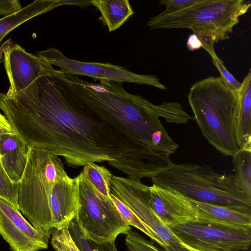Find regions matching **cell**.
Segmentation results:
<instances>
[{
    "mask_svg": "<svg viewBox=\"0 0 251 251\" xmlns=\"http://www.w3.org/2000/svg\"><path fill=\"white\" fill-rule=\"evenodd\" d=\"M6 117L29 146L51 152L69 167L104 162L134 179L161 170L164 155L101 121L75 97L61 74L40 77L9 100Z\"/></svg>",
    "mask_w": 251,
    "mask_h": 251,
    "instance_id": "obj_1",
    "label": "cell"
},
{
    "mask_svg": "<svg viewBox=\"0 0 251 251\" xmlns=\"http://www.w3.org/2000/svg\"><path fill=\"white\" fill-rule=\"evenodd\" d=\"M62 75L77 100L101 121L131 141L158 153L170 156L178 148L160 118L176 124L194 120L178 102L155 104L127 92L122 83L105 79L94 83L77 75Z\"/></svg>",
    "mask_w": 251,
    "mask_h": 251,
    "instance_id": "obj_2",
    "label": "cell"
},
{
    "mask_svg": "<svg viewBox=\"0 0 251 251\" xmlns=\"http://www.w3.org/2000/svg\"><path fill=\"white\" fill-rule=\"evenodd\" d=\"M188 100L202 135L222 154L233 157L239 151L234 126L238 91L210 76L192 85Z\"/></svg>",
    "mask_w": 251,
    "mask_h": 251,
    "instance_id": "obj_3",
    "label": "cell"
},
{
    "mask_svg": "<svg viewBox=\"0 0 251 251\" xmlns=\"http://www.w3.org/2000/svg\"><path fill=\"white\" fill-rule=\"evenodd\" d=\"M251 6L245 0H198L182 10L169 14L162 12L150 18L151 29L189 28L200 39L212 59L218 57L214 45L229 38L239 17Z\"/></svg>",
    "mask_w": 251,
    "mask_h": 251,
    "instance_id": "obj_4",
    "label": "cell"
},
{
    "mask_svg": "<svg viewBox=\"0 0 251 251\" xmlns=\"http://www.w3.org/2000/svg\"><path fill=\"white\" fill-rule=\"evenodd\" d=\"M151 181L192 200L251 213V198L238 187L234 174H219L206 164H174Z\"/></svg>",
    "mask_w": 251,
    "mask_h": 251,
    "instance_id": "obj_5",
    "label": "cell"
},
{
    "mask_svg": "<svg viewBox=\"0 0 251 251\" xmlns=\"http://www.w3.org/2000/svg\"><path fill=\"white\" fill-rule=\"evenodd\" d=\"M68 176L56 154L29 147L28 158L19 182L18 206L33 227L50 236L52 228L48 198L55 184Z\"/></svg>",
    "mask_w": 251,
    "mask_h": 251,
    "instance_id": "obj_6",
    "label": "cell"
},
{
    "mask_svg": "<svg viewBox=\"0 0 251 251\" xmlns=\"http://www.w3.org/2000/svg\"><path fill=\"white\" fill-rule=\"evenodd\" d=\"M77 177L79 206L74 219L86 239L97 243L116 240L132 229L123 221L111 198L97 192L82 172Z\"/></svg>",
    "mask_w": 251,
    "mask_h": 251,
    "instance_id": "obj_7",
    "label": "cell"
},
{
    "mask_svg": "<svg viewBox=\"0 0 251 251\" xmlns=\"http://www.w3.org/2000/svg\"><path fill=\"white\" fill-rule=\"evenodd\" d=\"M185 249L198 251H243L251 244V229L191 222L168 226Z\"/></svg>",
    "mask_w": 251,
    "mask_h": 251,
    "instance_id": "obj_8",
    "label": "cell"
},
{
    "mask_svg": "<svg viewBox=\"0 0 251 251\" xmlns=\"http://www.w3.org/2000/svg\"><path fill=\"white\" fill-rule=\"evenodd\" d=\"M40 59L60 68L62 75H80L91 77L96 80H107L118 83H133L148 85L161 90H167L158 78L152 75L135 74L124 67L110 63L83 62L68 58L59 50L51 48L38 52Z\"/></svg>",
    "mask_w": 251,
    "mask_h": 251,
    "instance_id": "obj_9",
    "label": "cell"
},
{
    "mask_svg": "<svg viewBox=\"0 0 251 251\" xmlns=\"http://www.w3.org/2000/svg\"><path fill=\"white\" fill-rule=\"evenodd\" d=\"M149 187L140 180L114 175L109 183L110 194L118 198L153 230L165 244L167 251H189L151 207Z\"/></svg>",
    "mask_w": 251,
    "mask_h": 251,
    "instance_id": "obj_10",
    "label": "cell"
},
{
    "mask_svg": "<svg viewBox=\"0 0 251 251\" xmlns=\"http://www.w3.org/2000/svg\"><path fill=\"white\" fill-rule=\"evenodd\" d=\"M0 234L12 251H41L48 247L50 236L36 229L18 207L0 197Z\"/></svg>",
    "mask_w": 251,
    "mask_h": 251,
    "instance_id": "obj_11",
    "label": "cell"
},
{
    "mask_svg": "<svg viewBox=\"0 0 251 251\" xmlns=\"http://www.w3.org/2000/svg\"><path fill=\"white\" fill-rule=\"evenodd\" d=\"M3 64L10 87L8 92H21L37 79L57 75L58 70L35 55L27 52L17 44L3 50Z\"/></svg>",
    "mask_w": 251,
    "mask_h": 251,
    "instance_id": "obj_12",
    "label": "cell"
},
{
    "mask_svg": "<svg viewBox=\"0 0 251 251\" xmlns=\"http://www.w3.org/2000/svg\"><path fill=\"white\" fill-rule=\"evenodd\" d=\"M151 207L168 226L197 220V208L188 198L176 190L154 184L149 187Z\"/></svg>",
    "mask_w": 251,
    "mask_h": 251,
    "instance_id": "obj_13",
    "label": "cell"
},
{
    "mask_svg": "<svg viewBox=\"0 0 251 251\" xmlns=\"http://www.w3.org/2000/svg\"><path fill=\"white\" fill-rule=\"evenodd\" d=\"M48 205L52 228H68L78 209L77 177L71 178L68 175L56 183L49 196Z\"/></svg>",
    "mask_w": 251,
    "mask_h": 251,
    "instance_id": "obj_14",
    "label": "cell"
},
{
    "mask_svg": "<svg viewBox=\"0 0 251 251\" xmlns=\"http://www.w3.org/2000/svg\"><path fill=\"white\" fill-rule=\"evenodd\" d=\"M29 146L16 134L0 137V162L10 179L18 183L26 165Z\"/></svg>",
    "mask_w": 251,
    "mask_h": 251,
    "instance_id": "obj_15",
    "label": "cell"
},
{
    "mask_svg": "<svg viewBox=\"0 0 251 251\" xmlns=\"http://www.w3.org/2000/svg\"><path fill=\"white\" fill-rule=\"evenodd\" d=\"M191 200L197 208L196 222L232 228L251 229V213Z\"/></svg>",
    "mask_w": 251,
    "mask_h": 251,
    "instance_id": "obj_16",
    "label": "cell"
},
{
    "mask_svg": "<svg viewBox=\"0 0 251 251\" xmlns=\"http://www.w3.org/2000/svg\"><path fill=\"white\" fill-rule=\"evenodd\" d=\"M234 126L239 150L251 151V69L244 77L238 91V102Z\"/></svg>",
    "mask_w": 251,
    "mask_h": 251,
    "instance_id": "obj_17",
    "label": "cell"
},
{
    "mask_svg": "<svg viewBox=\"0 0 251 251\" xmlns=\"http://www.w3.org/2000/svg\"><path fill=\"white\" fill-rule=\"evenodd\" d=\"M61 6L60 0H36L13 13L0 19V47L3 38L25 22Z\"/></svg>",
    "mask_w": 251,
    "mask_h": 251,
    "instance_id": "obj_18",
    "label": "cell"
},
{
    "mask_svg": "<svg viewBox=\"0 0 251 251\" xmlns=\"http://www.w3.org/2000/svg\"><path fill=\"white\" fill-rule=\"evenodd\" d=\"M101 14L100 19L109 32L121 27L134 14L128 0H91Z\"/></svg>",
    "mask_w": 251,
    "mask_h": 251,
    "instance_id": "obj_19",
    "label": "cell"
},
{
    "mask_svg": "<svg viewBox=\"0 0 251 251\" xmlns=\"http://www.w3.org/2000/svg\"><path fill=\"white\" fill-rule=\"evenodd\" d=\"M232 162L238 187L251 198V151L239 150Z\"/></svg>",
    "mask_w": 251,
    "mask_h": 251,
    "instance_id": "obj_20",
    "label": "cell"
},
{
    "mask_svg": "<svg viewBox=\"0 0 251 251\" xmlns=\"http://www.w3.org/2000/svg\"><path fill=\"white\" fill-rule=\"evenodd\" d=\"M94 189L106 199H110L109 183L112 174L107 168L95 163L84 166L81 172Z\"/></svg>",
    "mask_w": 251,
    "mask_h": 251,
    "instance_id": "obj_21",
    "label": "cell"
},
{
    "mask_svg": "<svg viewBox=\"0 0 251 251\" xmlns=\"http://www.w3.org/2000/svg\"><path fill=\"white\" fill-rule=\"evenodd\" d=\"M110 198L115 205L122 219L127 226H134L148 236L151 240L167 251V246L157 234L147 226L125 203L111 194Z\"/></svg>",
    "mask_w": 251,
    "mask_h": 251,
    "instance_id": "obj_22",
    "label": "cell"
},
{
    "mask_svg": "<svg viewBox=\"0 0 251 251\" xmlns=\"http://www.w3.org/2000/svg\"><path fill=\"white\" fill-rule=\"evenodd\" d=\"M68 229L73 240L80 251H119L115 245V240L97 243L86 239L75 219L70 222Z\"/></svg>",
    "mask_w": 251,
    "mask_h": 251,
    "instance_id": "obj_23",
    "label": "cell"
},
{
    "mask_svg": "<svg viewBox=\"0 0 251 251\" xmlns=\"http://www.w3.org/2000/svg\"><path fill=\"white\" fill-rule=\"evenodd\" d=\"M51 244L56 251H80L67 227L56 229L52 235Z\"/></svg>",
    "mask_w": 251,
    "mask_h": 251,
    "instance_id": "obj_24",
    "label": "cell"
},
{
    "mask_svg": "<svg viewBox=\"0 0 251 251\" xmlns=\"http://www.w3.org/2000/svg\"><path fill=\"white\" fill-rule=\"evenodd\" d=\"M126 245L129 251H162L132 229L126 234Z\"/></svg>",
    "mask_w": 251,
    "mask_h": 251,
    "instance_id": "obj_25",
    "label": "cell"
},
{
    "mask_svg": "<svg viewBox=\"0 0 251 251\" xmlns=\"http://www.w3.org/2000/svg\"><path fill=\"white\" fill-rule=\"evenodd\" d=\"M18 184L10 179L0 162V197L8 200L18 207Z\"/></svg>",
    "mask_w": 251,
    "mask_h": 251,
    "instance_id": "obj_26",
    "label": "cell"
},
{
    "mask_svg": "<svg viewBox=\"0 0 251 251\" xmlns=\"http://www.w3.org/2000/svg\"><path fill=\"white\" fill-rule=\"evenodd\" d=\"M213 64L218 69L221 75V78L232 90L238 91L242 83L239 82L225 67L223 61L219 57L212 59Z\"/></svg>",
    "mask_w": 251,
    "mask_h": 251,
    "instance_id": "obj_27",
    "label": "cell"
},
{
    "mask_svg": "<svg viewBox=\"0 0 251 251\" xmlns=\"http://www.w3.org/2000/svg\"><path fill=\"white\" fill-rule=\"evenodd\" d=\"M198 0H161L159 2L166 6V9L162 13L169 14L184 9L194 4Z\"/></svg>",
    "mask_w": 251,
    "mask_h": 251,
    "instance_id": "obj_28",
    "label": "cell"
},
{
    "mask_svg": "<svg viewBox=\"0 0 251 251\" xmlns=\"http://www.w3.org/2000/svg\"><path fill=\"white\" fill-rule=\"evenodd\" d=\"M22 8L18 0H0V16L13 13Z\"/></svg>",
    "mask_w": 251,
    "mask_h": 251,
    "instance_id": "obj_29",
    "label": "cell"
},
{
    "mask_svg": "<svg viewBox=\"0 0 251 251\" xmlns=\"http://www.w3.org/2000/svg\"><path fill=\"white\" fill-rule=\"evenodd\" d=\"M15 133L6 118L0 112V137L3 135Z\"/></svg>",
    "mask_w": 251,
    "mask_h": 251,
    "instance_id": "obj_30",
    "label": "cell"
},
{
    "mask_svg": "<svg viewBox=\"0 0 251 251\" xmlns=\"http://www.w3.org/2000/svg\"><path fill=\"white\" fill-rule=\"evenodd\" d=\"M186 45L188 49L191 51H194L202 48L201 42L197 36L194 33L189 36Z\"/></svg>",
    "mask_w": 251,
    "mask_h": 251,
    "instance_id": "obj_31",
    "label": "cell"
},
{
    "mask_svg": "<svg viewBox=\"0 0 251 251\" xmlns=\"http://www.w3.org/2000/svg\"><path fill=\"white\" fill-rule=\"evenodd\" d=\"M61 5H75L79 7H86L91 5V0H60Z\"/></svg>",
    "mask_w": 251,
    "mask_h": 251,
    "instance_id": "obj_32",
    "label": "cell"
},
{
    "mask_svg": "<svg viewBox=\"0 0 251 251\" xmlns=\"http://www.w3.org/2000/svg\"><path fill=\"white\" fill-rule=\"evenodd\" d=\"M187 249L189 251H196V250H195L193 249Z\"/></svg>",
    "mask_w": 251,
    "mask_h": 251,
    "instance_id": "obj_33",
    "label": "cell"
},
{
    "mask_svg": "<svg viewBox=\"0 0 251 251\" xmlns=\"http://www.w3.org/2000/svg\"></svg>",
    "mask_w": 251,
    "mask_h": 251,
    "instance_id": "obj_34",
    "label": "cell"
}]
</instances>
